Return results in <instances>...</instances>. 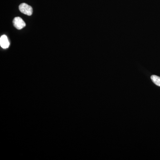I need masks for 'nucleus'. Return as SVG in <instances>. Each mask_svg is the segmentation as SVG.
I'll list each match as a JSON object with an SVG mask.
<instances>
[{"instance_id": "obj_4", "label": "nucleus", "mask_w": 160, "mask_h": 160, "mask_svg": "<svg viewBox=\"0 0 160 160\" xmlns=\"http://www.w3.org/2000/svg\"><path fill=\"white\" fill-rule=\"evenodd\" d=\"M151 79L152 82L156 85L160 87V77H159L153 75L151 76Z\"/></svg>"}, {"instance_id": "obj_2", "label": "nucleus", "mask_w": 160, "mask_h": 160, "mask_svg": "<svg viewBox=\"0 0 160 160\" xmlns=\"http://www.w3.org/2000/svg\"><path fill=\"white\" fill-rule=\"evenodd\" d=\"M12 23L14 27L19 30L23 29L26 26V23L23 21L22 19L18 17L14 18Z\"/></svg>"}, {"instance_id": "obj_3", "label": "nucleus", "mask_w": 160, "mask_h": 160, "mask_svg": "<svg viewBox=\"0 0 160 160\" xmlns=\"http://www.w3.org/2000/svg\"><path fill=\"white\" fill-rule=\"evenodd\" d=\"M0 46L4 49H7L9 46V42L8 38L5 35L0 38Z\"/></svg>"}, {"instance_id": "obj_1", "label": "nucleus", "mask_w": 160, "mask_h": 160, "mask_svg": "<svg viewBox=\"0 0 160 160\" xmlns=\"http://www.w3.org/2000/svg\"><path fill=\"white\" fill-rule=\"evenodd\" d=\"M19 9L21 12L26 15L31 16L33 12L32 7L25 3H22L20 5Z\"/></svg>"}]
</instances>
